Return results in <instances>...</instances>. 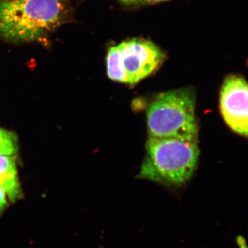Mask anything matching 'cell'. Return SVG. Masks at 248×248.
Returning a JSON list of instances; mask_svg holds the SVG:
<instances>
[{
    "instance_id": "1",
    "label": "cell",
    "mask_w": 248,
    "mask_h": 248,
    "mask_svg": "<svg viewBox=\"0 0 248 248\" xmlns=\"http://www.w3.org/2000/svg\"><path fill=\"white\" fill-rule=\"evenodd\" d=\"M66 14V0H0V35L14 42L37 40Z\"/></svg>"
},
{
    "instance_id": "10",
    "label": "cell",
    "mask_w": 248,
    "mask_h": 248,
    "mask_svg": "<svg viewBox=\"0 0 248 248\" xmlns=\"http://www.w3.org/2000/svg\"><path fill=\"white\" fill-rule=\"evenodd\" d=\"M236 244L239 248H248L246 241L244 236H238L236 239Z\"/></svg>"
},
{
    "instance_id": "8",
    "label": "cell",
    "mask_w": 248,
    "mask_h": 248,
    "mask_svg": "<svg viewBox=\"0 0 248 248\" xmlns=\"http://www.w3.org/2000/svg\"><path fill=\"white\" fill-rule=\"evenodd\" d=\"M122 4L128 6H142V5H151L159 4L170 0H119Z\"/></svg>"
},
{
    "instance_id": "9",
    "label": "cell",
    "mask_w": 248,
    "mask_h": 248,
    "mask_svg": "<svg viewBox=\"0 0 248 248\" xmlns=\"http://www.w3.org/2000/svg\"><path fill=\"white\" fill-rule=\"evenodd\" d=\"M8 205V197L3 189L0 187V215H1Z\"/></svg>"
},
{
    "instance_id": "4",
    "label": "cell",
    "mask_w": 248,
    "mask_h": 248,
    "mask_svg": "<svg viewBox=\"0 0 248 248\" xmlns=\"http://www.w3.org/2000/svg\"><path fill=\"white\" fill-rule=\"evenodd\" d=\"M166 58L164 50L151 41L138 38L125 40L109 49L107 75L117 82L138 84L156 71Z\"/></svg>"
},
{
    "instance_id": "7",
    "label": "cell",
    "mask_w": 248,
    "mask_h": 248,
    "mask_svg": "<svg viewBox=\"0 0 248 248\" xmlns=\"http://www.w3.org/2000/svg\"><path fill=\"white\" fill-rule=\"evenodd\" d=\"M17 151V138L14 133L0 128V154L16 155Z\"/></svg>"
},
{
    "instance_id": "3",
    "label": "cell",
    "mask_w": 248,
    "mask_h": 248,
    "mask_svg": "<svg viewBox=\"0 0 248 248\" xmlns=\"http://www.w3.org/2000/svg\"><path fill=\"white\" fill-rule=\"evenodd\" d=\"M195 105V94L192 89L160 93L147 110L150 138L198 140Z\"/></svg>"
},
{
    "instance_id": "6",
    "label": "cell",
    "mask_w": 248,
    "mask_h": 248,
    "mask_svg": "<svg viewBox=\"0 0 248 248\" xmlns=\"http://www.w3.org/2000/svg\"><path fill=\"white\" fill-rule=\"evenodd\" d=\"M0 187L11 202L22 197L16 160L10 155L0 154Z\"/></svg>"
},
{
    "instance_id": "5",
    "label": "cell",
    "mask_w": 248,
    "mask_h": 248,
    "mask_svg": "<svg viewBox=\"0 0 248 248\" xmlns=\"http://www.w3.org/2000/svg\"><path fill=\"white\" fill-rule=\"evenodd\" d=\"M248 84L243 77L231 76L225 79L220 94V110L227 125L234 133L247 138Z\"/></svg>"
},
{
    "instance_id": "2",
    "label": "cell",
    "mask_w": 248,
    "mask_h": 248,
    "mask_svg": "<svg viewBox=\"0 0 248 248\" xmlns=\"http://www.w3.org/2000/svg\"><path fill=\"white\" fill-rule=\"evenodd\" d=\"M199 156L198 140L149 137L138 178L164 185H182L192 177Z\"/></svg>"
}]
</instances>
